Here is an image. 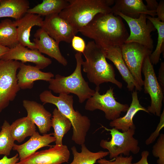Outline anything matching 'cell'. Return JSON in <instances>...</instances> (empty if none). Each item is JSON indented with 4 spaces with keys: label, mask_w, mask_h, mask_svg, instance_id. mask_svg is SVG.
Returning <instances> with one entry per match:
<instances>
[{
    "label": "cell",
    "mask_w": 164,
    "mask_h": 164,
    "mask_svg": "<svg viewBox=\"0 0 164 164\" xmlns=\"http://www.w3.org/2000/svg\"><path fill=\"white\" fill-rule=\"evenodd\" d=\"M79 32L92 39L104 50L121 47L129 35L122 18L111 12L97 14Z\"/></svg>",
    "instance_id": "1"
},
{
    "label": "cell",
    "mask_w": 164,
    "mask_h": 164,
    "mask_svg": "<svg viewBox=\"0 0 164 164\" xmlns=\"http://www.w3.org/2000/svg\"><path fill=\"white\" fill-rule=\"evenodd\" d=\"M39 97L43 104L50 103L55 105L61 113L70 121L73 128L72 140L78 145L84 144L91 127V121L88 117L74 110L73 96L62 94L56 96L51 91L45 90L40 93Z\"/></svg>",
    "instance_id": "2"
},
{
    "label": "cell",
    "mask_w": 164,
    "mask_h": 164,
    "mask_svg": "<svg viewBox=\"0 0 164 164\" xmlns=\"http://www.w3.org/2000/svg\"><path fill=\"white\" fill-rule=\"evenodd\" d=\"M83 54L85 60L83 61L82 67L90 82L96 87L104 83L110 82L119 88H122V83L115 78L113 65L106 60L104 50L94 41L87 43Z\"/></svg>",
    "instance_id": "3"
},
{
    "label": "cell",
    "mask_w": 164,
    "mask_h": 164,
    "mask_svg": "<svg viewBox=\"0 0 164 164\" xmlns=\"http://www.w3.org/2000/svg\"><path fill=\"white\" fill-rule=\"evenodd\" d=\"M67 5L59 14L79 32L99 13L111 12L114 0H67Z\"/></svg>",
    "instance_id": "4"
},
{
    "label": "cell",
    "mask_w": 164,
    "mask_h": 164,
    "mask_svg": "<svg viewBox=\"0 0 164 164\" xmlns=\"http://www.w3.org/2000/svg\"><path fill=\"white\" fill-rule=\"evenodd\" d=\"M82 55V53L79 52L75 54L76 66L72 74L67 76L56 74L54 78L48 82V88L50 91L59 94L72 93L75 94L80 103L91 97L95 92V90L90 87L88 83L83 77L81 67L84 60Z\"/></svg>",
    "instance_id": "5"
},
{
    "label": "cell",
    "mask_w": 164,
    "mask_h": 164,
    "mask_svg": "<svg viewBox=\"0 0 164 164\" xmlns=\"http://www.w3.org/2000/svg\"><path fill=\"white\" fill-rule=\"evenodd\" d=\"M101 126L105 130L110 132L111 136L110 140L102 139L100 144L101 148L108 150L110 159H114L122 154L129 156L130 152L135 154L139 152L138 140L133 137L135 129L130 128L121 132L113 128L109 129Z\"/></svg>",
    "instance_id": "6"
},
{
    "label": "cell",
    "mask_w": 164,
    "mask_h": 164,
    "mask_svg": "<svg viewBox=\"0 0 164 164\" xmlns=\"http://www.w3.org/2000/svg\"><path fill=\"white\" fill-rule=\"evenodd\" d=\"M20 64L16 60L0 61V113L14 100L20 89L17 78Z\"/></svg>",
    "instance_id": "7"
},
{
    "label": "cell",
    "mask_w": 164,
    "mask_h": 164,
    "mask_svg": "<svg viewBox=\"0 0 164 164\" xmlns=\"http://www.w3.org/2000/svg\"><path fill=\"white\" fill-rule=\"evenodd\" d=\"M113 90L110 87L105 94H101L99 87H96L94 94L87 99L85 109L90 111L97 109L101 110L104 112L106 118L109 120L112 121L119 118L121 112H126L129 106L116 100Z\"/></svg>",
    "instance_id": "8"
},
{
    "label": "cell",
    "mask_w": 164,
    "mask_h": 164,
    "mask_svg": "<svg viewBox=\"0 0 164 164\" xmlns=\"http://www.w3.org/2000/svg\"><path fill=\"white\" fill-rule=\"evenodd\" d=\"M144 76L143 82L144 92L149 94L151 100L150 105L147 110L151 113L158 117L161 114L163 93L157 80L153 65L151 63L149 56L145 59L142 69Z\"/></svg>",
    "instance_id": "9"
},
{
    "label": "cell",
    "mask_w": 164,
    "mask_h": 164,
    "mask_svg": "<svg viewBox=\"0 0 164 164\" xmlns=\"http://www.w3.org/2000/svg\"><path fill=\"white\" fill-rule=\"evenodd\" d=\"M114 15L125 20L130 28V34L125 43H136L152 50L153 41L151 34L156 30L152 23L147 19V15L141 14L138 18L134 19L120 12Z\"/></svg>",
    "instance_id": "10"
},
{
    "label": "cell",
    "mask_w": 164,
    "mask_h": 164,
    "mask_svg": "<svg viewBox=\"0 0 164 164\" xmlns=\"http://www.w3.org/2000/svg\"><path fill=\"white\" fill-rule=\"evenodd\" d=\"M123 58L133 78L142 87L143 80L142 67L145 59L152 50L136 43H125L121 47Z\"/></svg>",
    "instance_id": "11"
},
{
    "label": "cell",
    "mask_w": 164,
    "mask_h": 164,
    "mask_svg": "<svg viewBox=\"0 0 164 164\" xmlns=\"http://www.w3.org/2000/svg\"><path fill=\"white\" fill-rule=\"evenodd\" d=\"M41 28L59 43L62 41L71 43L73 36L78 32L58 14L45 16Z\"/></svg>",
    "instance_id": "12"
},
{
    "label": "cell",
    "mask_w": 164,
    "mask_h": 164,
    "mask_svg": "<svg viewBox=\"0 0 164 164\" xmlns=\"http://www.w3.org/2000/svg\"><path fill=\"white\" fill-rule=\"evenodd\" d=\"M70 153L66 145H56L36 152L15 164H62L68 162Z\"/></svg>",
    "instance_id": "13"
},
{
    "label": "cell",
    "mask_w": 164,
    "mask_h": 164,
    "mask_svg": "<svg viewBox=\"0 0 164 164\" xmlns=\"http://www.w3.org/2000/svg\"><path fill=\"white\" fill-rule=\"evenodd\" d=\"M1 60H20L24 63L31 62L35 64L40 70L46 67L52 63L50 59L45 57L37 49H31L19 43L10 49L2 56Z\"/></svg>",
    "instance_id": "14"
},
{
    "label": "cell",
    "mask_w": 164,
    "mask_h": 164,
    "mask_svg": "<svg viewBox=\"0 0 164 164\" xmlns=\"http://www.w3.org/2000/svg\"><path fill=\"white\" fill-rule=\"evenodd\" d=\"M22 104L27 117L37 127L40 133L45 134L49 132L52 127L51 113L36 101L24 100Z\"/></svg>",
    "instance_id": "15"
},
{
    "label": "cell",
    "mask_w": 164,
    "mask_h": 164,
    "mask_svg": "<svg viewBox=\"0 0 164 164\" xmlns=\"http://www.w3.org/2000/svg\"><path fill=\"white\" fill-rule=\"evenodd\" d=\"M43 21L40 15L27 13L19 19L13 21L17 27L19 43L31 49H37L36 44L30 40L31 31L34 26L41 27Z\"/></svg>",
    "instance_id": "16"
},
{
    "label": "cell",
    "mask_w": 164,
    "mask_h": 164,
    "mask_svg": "<svg viewBox=\"0 0 164 164\" xmlns=\"http://www.w3.org/2000/svg\"><path fill=\"white\" fill-rule=\"evenodd\" d=\"M33 40L37 50L41 53L45 54L56 60L64 66L67 65L66 59L61 53L59 43L50 37L41 28L37 30Z\"/></svg>",
    "instance_id": "17"
},
{
    "label": "cell",
    "mask_w": 164,
    "mask_h": 164,
    "mask_svg": "<svg viewBox=\"0 0 164 164\" xmlns=\"http://www.w3.org/2000/svg\"><path fill=\"white\" fill-rule=\"evenodd\" d=\"M19 68L17 78L20 89H31L35 81L43 80L49 82L54 77L51 72H43L36 66L26 65L21 62Z\"/></svg>",
    "instance_id": "18"
},
{
    "label": "cell",
    "mask_w": 164,
    "mask_h": 164,
    "mask_svg": "<svg viewBox=\"0 0 164 164\" xmlns=\"http://www.w3.org/2000/svg\"><path fill=\"white\" fill-rule=\"evenodd\" d=\"M53 133L40 135L36 132L29 140L24 143L18 145L15 144L12 149L18 152L20 161L22 160L36 152L39 149L55 142L56 139L52 136Z\"/></svg>",
    "instance_id": "19"
},
{
    "label": "cell",
    "mask_w": 164,
    "mask_h": 164,
    "mask_svg": "<svg viewBox=\"0 0 164 164\" xmlns=\"http://www.w3.org/2000/svg\"><path fill=\"white\" fill-rule=\"evenodd\" d=\"M106 59L111 60L114 64L123 80L127 83V87L130 91H141L142 87L138 84L126 66L123 58L121 47H114L104 50Z\"/></svg>",
    "instance_id": "20"
},
{
    "label": "cell",
    "mask_w": 164,
    "mask_h": 164,
    "mask_svg": "<svg viewBox=\"0 0 164 164\" xmlns=\"http://www.w3.org/2000/svg\"><path fill=\"white\" fill-rule=\"evenodd\" d=\"M114 5L111 8L114 14L120 12L129 17L138 18L141 14L152 17L156 15L155 11H150L142 0H114Z\"/></svg>",
    "instance_id": "21"
},
{
    "label": "cell",
    "mask_w": 164,
    "mask_h": 164,
    "mask_svg": "<svg viewBox=\"0 0 164 164\" xmlns=\"http://www.w3.org/2000/svg\"><path fill=\"white\" fill-rule=\"evenodd\" d=\"M132 102L126 114L123 117L111 121L109 124L111 127L121 130L122 132L127 131L130 128L135 129L136 126L133 120L135 114L141 111L148 113L147 109L140 104L136 90L132 91Z\"/></svg>",
    "instance_id": "22"
},
{
    "label": "cell",
    "mask_w": 164,
    "mask_h": 164,
    "mask_svg": "<svg viewBox=\"0 0 164 164\" xmlns=\"http://www.w3.org/2000/svg\"><path fill=\"white\" fill-rule=\"evenodd\" d=\"M27 0H1L0 18L11 17L17 20L27 13L29 7Z\"/></svg>",
    "instance_id": "23"
},
{
    "label": "cell",
    "mask_w": 164,
    "mask_h": 164,
    "mask_svg": "<svg viewBox=\"0 0 164 164\" xmlns=\"http://www.w3.org/2000/svg\"><path fill=\"white\" fill-rule=\"evenodd\" d=\"M35 125L27 116L15 120L10 125V132L14 140L20 143L36 131Z\"/></svg>",
    "instance_id": "24"
},
{
    "label": "cell",
    "mask_w": 164,
    "mask_h": 164,
    "mask_svg": "<svg viewBox=\"0 0 164 164\" xmlns=\"http://www.w3.org/2000/svg\"><path fill=\"white\" fill-rule=\"evenodd\" d=\"M51 122L54 131L53 135L56 139L55 145H63V137L70 129L71 122L56 108L53 111Z\"/></svg>",
    "instance_id": "25"
},
{
    "label": "cell",
    "mask_w": 164,
    "mask_h": 164,
    "mask_svg": "<svg viewBox=\"0 0 164 164\" xmlns=\"http://www.w3.org/2000/svg\"><path fill=\"white\" fill-rule=\"evenodd\" d=\"M19 43L17 28L13 21L9 19L0 22V45L11 49Z\"/></svg>",
    "instance_id": "26"
},
{
    "label": "cell",
    "mask_w": 164,
    "mask_h": 164,
    "mask_svg": "<svg viewBox=\"0 0 164 164\" xmlns=\"http://www.w3.org/2000/svg\"><path fill=\"white\" fill-rule=\"evenodd\" d=\"M68 4L67 0H44L41 3L29 9L27 13L45 16L59 14Z\"/></svg>",
    "instance_id": "27"
},
{
    "label": "cell",
    "mask_w": 164,
    "mask_h": 164,
    "mask_svg": "<svg viewBox=\"0 0 164 164\" xmlns=\"http://www.w3.org/2000/svg\"><path fill=\"white\" fill-rule=\"evenodd\" d=\"M81 152H78L75 146L71 148L73 159L69 164H94L97 161L109 154L108 151H100L97 152L90 151L85 144L81 145Z\"/></svg>",
    "instance_id": "28"
},
{
    "label": "cell",
    "mask_w": 164,
    "mask_h": 164,
    "mask_svg": "<svg viewBox=\"0 0 164 164\" xmlns=\"http://www.w3.org/2000/svg\"><path fill=\"white\" fill-rule=\"evenodd\" d=\"M147 18L152 23L157 31L158 37L156 47L149 56L150 61L152 65H156L159 61L161 54L164 53V22L160 21L157 17L147 15Z\"/></svg>",
    "instance_id": "29"
},
{
    "label": "cell",
    "mask_w": 164,
    "mask_h": 164,
    "mask_svg": "<svg viewBox=\"0 0 164 164\" xmlns=\"http://www.w3.org/2000/svg\"><path fill=\"white\" fill-rule=\"evenodd\" d=\"M10 132V125L5 120L0 132V155L8 156L12 149L14 143Z\"/></svg>",
    "instance_id": "30"
},
{
    "label": "cell",
    "mask_w": 164,
    "mask_h": 164,
    "mask_svg": "<svg viewBox=\"0 0 164 164\" xmlns=\"http://www.w3.org/2000/svg\"><path fill=\"white\" fill-rule=\"evenodd\" d=\"M152 154L155 157L158 158V164H164V134L161 133L155 144L152 147Z\"/></svg>",
    "instance_id": "31"
},
{
    "label": "cell",
    "mask_w": 164,
    "mask_h": 164,
    "mask_svg": "<svg viewBox=\"0 0 164 164\" xmlns=\"http://www.w3.org/2000/svg\"><path fill=\"white\" fill-rule=\"evenodd\" d=\"M133 159L132 155L124 157L120 155L113 159L114 161L102 158L98 160L97 162L99 164H132Z\"/></svg>",
    "instance_id": "32"
},
{
    "label": "cell",
    "mask_w": 164,
    "mask_h": 164,
    "mask_svg": "<svg viewBox=\"0 0 164 164\" xmlns=\"http://www.w3.org/2000/svg\"><path fill=\"white\" fill-rule=\"evenodd\" d=\"M160 119L156 129L152 133L150 136L146 140L145 144L147 145H149L153 143L158 137L159 136L161 130L164 127V110L161 113L160 116Z\"/></svg>",
    "instance_id": "33"
},
{
    "label": "cell",
    "mask_w": 164,
    "mask_h": 164,
    "mask_svg": "<svg viewBox=\"0 0 164 164\" xmlns=\"http://www.w3.org/2000/svg\"><path fill=\"white\" fill-rule=\"evenodd\" d=\"M72 46L73 48L77 52L83 53L86 47V45L84 40L81 37L75 36L71 41Z\"/></svg>",
    "instance_id": "34"
},
{
    "label": "cell",
    "mask_w": 164,
    "mask_h": 164,
    "mask_svg": "<svg viewBox=\"0 0 164 164\" xmlns=\"http://www.w3.org/2000/svg\"><path fill=\"white\" fill-rule=\"evenodd\" d=\"M157 18L161 21L164 22V0H160L156 10Z\"/></svg>",
    "instance_id": "35"
},
{
    "label": "cell",
    "mask_w": 164,
    "mask_h": 164,
    "mask_svg": "<svg viewBox=\"0 0 164 164\" xmlns=\"http://www.w3.org/2000/svg\"><path fill=\"white\" fill-rule=\"evenodd\" d=\"M158 81L162 90L164 91V62H161L158 72V76L157 78Z\"/></svg>",
    "instance_id": "36"
},
{
    "label": "cell",
    "mask_w": 164,
    "mask_h": 164,
    "mask_svg": "<svg viewBox=\"0 0 164 164\" xmlns=\"http://www.w3.org/2000/svg\"><path fill=\"white\" fill-rule=\"evenodd\" d=\"M19 160L18 153L10 158H8L7 156L4 155L0 159V164H15Z\"/></svg>",
    "instance_id": "37"
},
{
    "label": "cell",
    "mask_w": 164,
    "mask_h": 164,
    "mask_svg": "<svg viewBox=\"0 0 164 164\" xmlns=\"http://www.w3.org/2000/svg\"><path fill=\"white\" fill-rule=\"evenodd\" d=\"M149 154V152L147 150H144L141 154V158L138 162L132 164H149L148 161V157Z\"/></svg>",
    "instance_id": "38"
},
{
    "label": "cell",
    "mask_w": 164,
    "mask_h": 164,
    "mask_svg": "<svg viewBox=\"0 0 164 164\" xmlns=\"http://www.w3.org/2000/svg\"><path fill=\"white\" fill-rule=\"evenodd\" d=\"M145 1L147 3L146 6L148 10L152 11H156L158 5V2L156 0H146Z\"/></svg>",
    "instance_id": "39"
},
{
    "label": "cell",
    "mask_w": 164,
    "mask_h": 164,
    "mask_svg": "<svg viewBox=\"0 0 164 164\" xmlns=\"http://www.w3.org/2000/svg\"><path fill=\"white\" fill-rule=\"evenodd\" d=\"M9 48L0 45V61L2 56L6 53L9 50Z\"/></svg>",
    "instance_id": "40"
},
{
    "label": "cell",
    "mask_w": 164,
    "mask_h": 164,
    "mask_svg": "<svg viewBox=\"0 0 164 164\" xmlns=\"http://www.w3.org/2000/svg\"><path fill=\"white\" fill-rule=\"evenodd\" d=\"M0 1H1V0H0Z\"/></svg>",
    "instance_id": "41"
}]
</instances>
